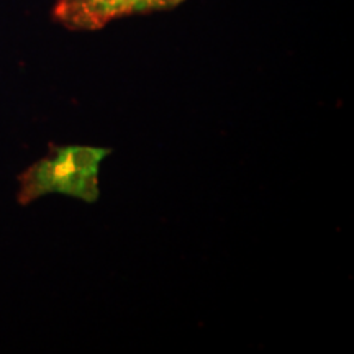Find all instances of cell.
Masks as SVG:
<instances>
[{
  "label": "cell",
  "mask_w": 354,
  "mask_h": 354,
  "mask_svg": "<svg viewBox=\"0 0 354 354\" xmlns=\"http://www.w3.org/2000/svg\"><path fill=\"white\" fill-rule=\"evenodd\" d=\"M110 148L84 145H51L50 151L19 176L20 205H28L43 196L63 194L94 203L100 197L99 172Z\"/></svg>",
  "instance_id": "obj_1"
},
{
  "label": "cell",
  "mask_w": 354,
  "mask_h": 354,
  "mask_svg": "<svg viewBox=\"0 0 354 354\" xmlns=\"http://www.w3.org/2000/svg\"><path fill=\"white\" fill-rule=\"evenodd\" d=\"M136 0H56L53 17L74 32H95L135 12Z\"/></svg>",
  "instance_id": "obj_2"
},
{
  "label": "cell",
  "mask_w": 354,
  "mask_h": 354,
  "mask_svg": "<svg viewBox=\"0 0 354 354\" xmlns=\"http://www.w3.org/2000/svg\"><path fill=\"white\" fill-rule=\"evenodd\" d=\"M185 0H136L135 12L133 13H149V12H159V10H169L174 8Z\"/></svg>",
  "instance_id": "obj_3"
}]
</instances>
